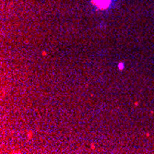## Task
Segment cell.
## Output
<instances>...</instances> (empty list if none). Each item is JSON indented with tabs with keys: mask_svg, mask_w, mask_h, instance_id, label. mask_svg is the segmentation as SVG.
I'll return each mask as SVG.
<instances>
[{
	"mask_svg": "<svg viewBox=\"0 0 154 154\" xmlns=\"http://www.w3.org/2000/svg\"><path fill=\"white\" fill-rule=\"evenodd\" d=\"M93 3L100 8H106L110 5L111 0H93Z\"/></svg>",
	"mask_w": 154,
	"mask_h": 154,
	"instance_id": "1",
	"label": "cell"
},
{
	"mask_svg": "<svg viewBox=\"0 0 154 154\" xmlns=\"http://www.w3.org/2000/svg\"><path fill=\"white\" fill-rule=\"evenodd\" d=\"M122 64H123V63H120V65H119V68H120V69L123 68V65H122Z\"/></svg>",
	"mask_w": 154,
	"mask_h": 154,
	"instance_id": "2",
	"label": "cell"
}]
</instances>
